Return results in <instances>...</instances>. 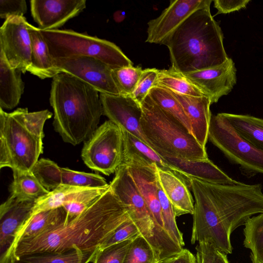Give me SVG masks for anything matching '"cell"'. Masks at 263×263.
<instances>
[{
    "label": "cell",
    "mask_w": 263,
    "mask_h": 263,
    "mask_svg": "<svg viewBox=\"0 0 263 263\" xmlns=\"http://www.w3.org/2000/svg\"><path fill=\"white\" fill-rule=\"evenodd\" d=\"M131 218L125 207L109 187L88 209L78 216L66 220L50 230L20 241L13 250L10 261L45 252L78 250L97 252L124 221Z\"/></svg>",
    "instance_id": "obj_1"
},
{
    "label": "cell",
    "mask_w": 263,
    "mask_h": 263,
    "mask_svg": "<svg viewBox=\"0 0 263 263\" xmlns=\"http://www.w3.org/2000/svg\"><path fill=\"white\" fill-rule=\"evenodd\" d=\"M49 102L53 111L54 130L65 142L73 146L91 136L103 115L99 92L65 72L52 78Z\"/></svg>",
    "instance_id": "obj_2"
},
{
    "label": "cell",
    "mask_w": 263,
    "mask_h": 263,
    "mask_svg": "<svg viewBox=\"0 0 263 263\" xmlns=\"http://www.w3.org/2000/svg\"><path fill=\"white\" fill-rule=\"evenodd\" d=\"M164 45L169 50L171 67L182 74L220 65L228 58L222 31L210 7L193 13Z\"/></svg>",
    "instance_id": "obj_3"
},
{
    "label": "cell",
    "mask_w": 263,
    "mask_h": 263,
    "mask_svg": "<svg viewBox=\"0 0 263 263\" xmlns=\"http://www.w3.org/2000/svg\"><path fill=\"white\" fill-rule=\"evenodd\" d=\"M52 113L29 112L18 108L7 112L0 108V168L31 171L43 151L44 126Z\"/></svg>",
    "instance_id": "obj_4"
},
{
    "label": "cell",
    "mask_w": 263,
    "mask_h": 263,
    "mask_svg": "<svg viewBox=\"0 0 263 263\" xmlns=\"http://www.w3.org/2000/svg\"><path fill=\"white\" fill-rule=\"evenodd\" d=\"M141 105L143 135L148 145L160 156L191 160L208 159L205 148L192 133L148 95Z\"/></svg>",
    "instance_id": "obj_5"
},
{
    "label": "cell",
    "mask_w": 263,
    "mask_h": 263,
    "mask_svg": "<svg viewBox=\"0 0 263 263\" xmlns=\"http://www.w3.org/2000/svg\"><path fill=\"white\" fill-rule=\"evenodd\" d=\"M41 32L53 59L85 56L99 59L112 69L133 66L121 49L107 40L71 29Z\"/></svg>",
    "instance_id": "obj_6"
},
{
    "label": "cell",
    "mask_w": 263,
    "mask_h": 263,
    "mask_svg": "<svg viewBox=\"0 0 263 263\" xmlns=\"http://www.w3.org/2000/svg\"><path fill=\"white\" fill-rule=\"evenodd\" d=\"M188 181L195 199L192 243L207 242L227 255L231 254V234L217 206L211 183L193 178Z\"/></svg>",
    "instance_id": "obj_7"
},
{
    "label": "cell",
    "mask_w": 263,
    "mask_h": 263,
    "mask_svg": "<svg viewBox=\"0 0 263 263\" xmlns=\"http://www.w3.org/2000/svg\"><path fill=\"white\" fill-rule=\"evenodd\" d=\"M122 164L125 165L144 198L155 226V236L160 259L180 252L183 248L176 243L164 228L158 197L157 166L134 153L123 149Z\"/></svg>",
    "instance_id": "obj_8"
},
{
    "label": "cell",
    "mask_w": 263,
    "mask_h": 263,
    "mask_svg": "<svg viewBox=\"0 0 263 263\" xmlns=\"http://www.w3.org/2000/svg\"><path fill=\"white\" fill-rule=\"evenodd\" d=\"M208 139L246 176L263 174V151L240 137L220 113L212 115Z\"/></svg>",
    "instance_id": "obj_9"
},
{
    "label": "cell",
    "mask_w": 263,
    "mask_h": 263,
    "mask_svg": "<svg viewBox=\"0 0 263 263\" xmlns=\"http://www.w3.org/2000/svg\"><path fill=\"white\" fill-rule=\"evenodd\" d=\"M123 153L122 130L112 121L107 120L85 141L81 157L89 168L109 176L122 164Z\"/></svg>",
    "instance_id": "obj_10"
},
{
    "label": "cell",
    "mask_w": 263,
    "mask_h": 263,
    "mask_svg": "<svg viewBox=\"0 0 263 263\" xmlns=\"http://www.w3.org/2000/svg\"><path fill=\"white\" fill-rule=\"evenodd\" d=\"M109 184L115 196L125 207L141 235L152 245L160 260L155 223L147 205L125 165L120 166Z\"/></svg>",
    "instance_id": "obj_11"
},
{
    "label": "cell",
    "mask_w": 263,
    "mask_h": 263,
    "mask_svg": "<svg viewBox=\"0 0 263 263\" xmlns=\"http://www.w3.org/2000/svg\"><path fill=\"white\" fill-rule=\"evenodd\" d=\"M53 60L60 73H67L79 79L100 93L121 95L112 77V68L100 60L76 56Z\"/></svg>",
    "instance_id": "obj_12"
},
{
    "label": "cell",
    "mask_w": 263,
    "mask_h": 263,
    "mask_svg": "<svg viewBox=\"0 0 263 263\" xmlns=\"http://www.w3.org/2000/svg\"><path fill=\"white\" fill-rule=\"evenodd\" d=\"M29 23L24 16L7 18L0 28V50L10 65L25 73L31 65V42Z\"/></svg>",
    "instance_id": "obj_13"
},
{
    "label": "cell",
    "mask_w": 263,
    "mask_h": 263,
    "mask_svg": "<svg viewBox=\"0 0 263 263\" xmlns=\"http://www.w3.org/2000/svg\"><path fill=\"white\" fill-rule=\"evenodd\" d=\"M211 0H172L157 17L147 23L146 42L164 45L172 34L195 11L210 7Z\"/></svg>",
    "instance_id": "obj_14"
},
{
    "label": "cell",
    "mask_w": 263,
    "mask_h": 263,
    "mask_svg": "<svg viewBox=\"0 0 263 263\" xmlns=\"http://www.w3.org/2000/svg\"><path fill=\"white\" fill-rule=\"evenodd\" d=\"M31 172L48 191L61 185L85 187L109 186L105 179L99 174L61 167L54 162L47 159L39 160Z\"/></svg>",
    "instance_id": "obj_15"
},
{
    "label": "cell",
    "mask_w": 263,
    "mask_h": 263,
    "mask_svg": "<svg viewBox=\"0 0 263 263\" xmlns=\"http://www.w3.org/2000/svg\"><path fill=\"white\" fill-rule=\"evenodd\" d=\"M183 74L209 98L211 104L231 92L237 79L235 63L229 57L220 65Z\"/></svg>",
    "instance_id": "obj_16"
},
{
    "label": "cell",
    "mask_w": 263,
    "mask_h": 263,
    "mask_svg": "<svg viewBox=\"0 0 263 263\" xmlns=\"http://www.w3.org/2000/svg\"><path fill=\"white\" fill-rule=\"evenodd\" d=\"M103 115L122 130L147 143L141 128V105L131 96L100 93Z\"/></svg>",
    "instance_id": "obj_17"
},
{
    "label": "cell",
    "mask_w": 263,
    "mask_h": 263,
    "mask_svg": "<svg viewBox=\"0 0 263 263\" xmlns=\"http://www.w3.org/2000/svg\"><path fill=\"white\" fill-rule=\"evenodd\" d=\"M31 15L42 30L59 29L82 12L86 0H31Z\"/></svg>",
    "instance_id": "obj_18"
},
{
    "label": "cell",
    "mask_w": 263,
    "mask_h": 263,
    "mask_svg": "<svg viewBox=\"0 0 263 263\" xmlns=\"http://www.w3.org/2000/svg\"><path fill=\"white\" fill-rule=\"evenodd\" d=\"M35 200L11 195L0 206V263L6 260L16 234L30 216Z\"/></svg>",
    "instance_id": "obj_19"
},
{
    "label": "cell",
    "mask_w": 263,
    "mask_h": 263,
    "mask_svg": "<svg viewBox=\"0 0 263 263\" xmlns=\"http://www.w3.org/2000/svg\"><path fill=\"white\" fill-rule=\"evenodd\" d=\"M162 157L176 170L178 175L188 184V179L190 178L220 184H232L237 182L209 158L191 160L174 157Z\"/></svg>",
    "instance_id": "obj_20"
},
{
    "label": "cell",
    "mask_w": 263,
    "mask_h": 263,
    "mask_svg": "<svg viewBox=\"0 0 263 263\" xmlns=\"http://www.w3.org/2000/svg\"><path fill=\"white\" fill-rule=\"evenodd\" d=\"M168 90L179 102L189 118L192 134L198 142L205 148L212 116L210 100L206 96H190Z\"/></svg>",
    "instance_id": "obj_21"
},
{
    "label": "cell",
    "mask_w": 263,
    "mask_h": 263,
    "mask_svg": "<svg viewBox=\"0 0 263 263\" xmlns=\"http://www.w3.org/2000/svg\"><path fill=\"white\" fill-rule=\"evenodd\" d=\"M67 218L63 207L44 211L30 216L17 232L8 255L4 263H8L11 254L20 241L36 237L57 227Z\"/></svg>",
    "instance_id": "obj_22"
},
{
    "label": "cell",
    "mask_w": 263,
    "mask_h": 263,
    "mask_svg": "<svg viewBox=\"0 0 263 263\" xmlns=\"http://www.w3.org/2000/svg\"><path fill=\"white\" fill-rule=\"evenodd\" d=\"M157 174L159 183L173 207L176 216L193 215L194 204L185 181L173 172L158 167Z\"/></svg>",
    "instance_id": "obj_23"
},
{
    "label": "cell",
    "mask_w": 263,
    "mask_h": 263,
    "mask_svg": "<svg viewBox=\"0 0 263 263\" xmlns=\"http://www.w3.org/2000/svg\"><path fill=\"white\" fill-rule=\"evenodd\" d=\"M22 72L12 68L0 50V108L11 109L19 103L25 84Z\"/></svg>",
    "instance_id": "obj_24"
},
{
    "label": "cell",
    "mask_w": 263,
    "mask_h": 263,
    "mask_svg": "<svg viewBox=\"0 0 263 263\" xmlns=\"http://www.w3.org/2000/svg\"><path fill=\"white\" fill-rule=\"evenodd\" d=\"M28 30L31 42V62L28 71L41 79L53 78L60 72L54 65L41 29L29 23Z\"/></svg>",
    "instance_id": "obj_25"
},
{
    "label": "cell",
    "mask_w": 263,
    "mask_h": 263,
    "mask_svg": "<svg viewBox=\"0 0 263 263\" xmlns=\"http://www.w3.org/2000/svg\"><path fill=\"white\" fill-rule=\"evenodd\" d=\"M220 114L240 137L263 151V119L248 115Z\"/></svg>",
    "instance_id": "obj_26"
},
{
    "label": "cell",
    "mask_w": 263,
    "mask_h": 263,
    "mask_svg": "<svg viewBox=\"0 0 263 263\" xmlns=\"http://www.w3.org/2000/svg\"><path fill=\"white\" fill-rule=\"evenodd\" d=\"M12 172L13 180L9 186L10 195L22 200H36L49 192L31 171Z\"/></svg>",
    "instance_id": "obj_27"
},
{
    "label": "cell",
    "mask_w": 263,
    "mask_h": 263,
    "mask_svg": "<svg viewBox=\"0 0 263 263\" xmlns=\"http://www.w3.org/2000/svg\"><path fill=\"white\" fill-rule=\"evenodd\" d=\"M243 246L251 251L252 263H263V213L249 218L245 223Z\"/></svg>",
    "instance_id": "obj_28"
},
{
    "label": "cell",
    "mask_w": 263,
    "mask_h": 263,
    "mask_svg": "<svg viewBox=\"0 0 263 263\" xmlns=\"http://www.w3.org/2000/svg\"><path fill=\"white\" fill-rule=\"evenodd\" d=\"M88 187L61 185L35 200L30 216L42 211L63 207L79 193Z\"/></svg>",
    "instance_id": "obj_29"
},
{
    "label": "cell",
    "mask_w": 263,
    "mask_h": 263,
    "mask_svg": "<svg viewBox=\"0 0 263 263\" xmlns=\"http://www.w3.org/2000/svg\"><path fill=\"white\" fill-rule=\"evenodd\" d=\"M97 252H86L72 250L64 252H45L27 255L17 263H89Z\"/></svg>",
    "instance_id": "obj_30"
},
{
    "label": "cell",
    "mask_w": 263,
    "mask_h": 263,
    "mask_svg": "<svg viewBox=\"0 0 263 263\" xmlns=\"http://www.w3.org/2000/svg\"><path fill=\"white\" fill-rule=\"evenodd\" d=\"M154 86H159L180 94L194 96H205L181 73L172 67L168 69H159Z\"/></svg>",
    "instance_id": "obj_31"
},
{
    "label": "cell",
    "mask_w": 263,
    "mask_h": 263,
    "mask_svg": "<svg viewBox=\"0 0 263 263\" xmlns=\"http://www.w3.org/2000/svg\"><path fill=\"white\" fill-rule=\"evenodd\" d=\"M147 95L157 105L177 119L192 133L189 118L179 102L168 89L154 86Z\"/></svg>",
    "instance_id": "obj_32"
},
{
    "label": "cell",
    "mask_w": 263,
    "mask_h": 263,
    "mask_svg": "<svg viewBox=\"0 0 263 263\" xmlns=\"http://www.w3.org/2000/svg\"><path fill=\"white\" fill-rule=\"evenodd\" d=\"M122 132L123 149L134 153L146 161L155 164L161 170L170 171L178 175L176 170L148 144L126 131L122 130Z\"/></svg>",
    "instance_id": "obj_33"
},
{
    "label": "cell",
    "mask_w": 263,
    "mask_h": 263,
    "mask_svg": "<svg viewBox=\"0 0 263 263\" xmlns=\"http://www.w3.org/2000/svg\"><path fill=\"white\" fill-rule=\"evenodd\" d=\"M159 261L153 247L140 235L131 241L123 263H157Z\"/></svg>",
    "instance_id": "obj_34"
},
{
    "label": "cell",
    "mask_w": 263,
    "mask_h": 263,
    "mask_svg": "<svg viewBox=\"0 0 263 263\" xmlns=\"http://www.w3.org/2000/svg\"><path fill=\"white\" fill-rule=\"evenodd\" d=\"M108 187H88L79 193L71 201L63 208L67 218L72 219L88 209Z\"/></svg>",
    "instance_id": "obj_35"
},
{
    "label": "cell",
    "mask_w": 263,
    "mask_h": 263,
    "mask_svg": "<svg viewBox=\"0 0 263 263\" xmlns=\"http://www.w3.org/2000/svg\"><path fill=\"white\" fill-rule=\"evenodd\" d=\"M158 197L165 230L172 239L183 248L184 245L183 235L177 227L173 207L164 193L159 180Z\"/></svg>",
    "instance_id": "obj_36"
},
{
    "label": "cell",
    "mask_w": 263,
    "mask_h": 263,
    "mask_svg": "<svg viewBox=\"0 0 263 263\" xmlns=\"http://www.w3.org/2000/svg\"><path fill=\"white\" fill-rule=\"evenodd\" d=\"M143 69L134 66L112 69V75L121 95L132 96Z\"/></svg>",
    "instance_id": "obj_37"
},
{
    "label": "cell",
    "mask_w": 263,
    "mask_h": 263,
    "mask_svg": "<svg viewBox=\"0 0 263 263\" xmlns=\"http://www.w3.org/2000/svg\"><path fill=\"white\" fill-rule=\"evenodd\" d=\"M132 240H126L99 249L93 263H123Z\"/></svg>",
    "instance_id": "obj_38"
},
{
    "label": "cell",
    "mask_w": 263,
    "mask_h": 263,
    "mask_svg": "<svg viewBox=\"0 0 263 263\" xmlns=\"http://www.w3.org/2000/svg\"><path fill=\"white\" fill-rule=\"evenodd\" d=\"M159 69L146 68L143 69L136 88L132 95L136 101L140 104L156 83Z\"/></svg>",
    "instance_id": "obj_39"
},
{
    "label": "cell",
    "mask_w": 263,
    "mask_h": 263,
    "mask_svg": "<svg viewBox=\"0 0 263 263\" xmlns=\"http://www.w3.org/2000/svg\"><path fill=\"white\" fill-rule=\"evenodd\" d=\"M196 250L197 263H231L226 254L209 242H199Z\"/></svg>",
    "instance_id": "obj_40"
},
{
    "label": "cell",
    "mask_w": 263,
    "mask_h": 263,
    "mask_svg": "<svg viewBox=\"0 0 263 263\" xmlns=\"http://www.w3.org/2000/svg\"><path fill=\"white\" fill-rule=\"evenodd\" d=\"M140 235L141 234L139 229L132 218H129L117 229L100 249L126 240H133Z\"/></svg>",
    "instance_id": "obj_41"
},
{
    "label": "cell",
    "mask_w": 263,
    "mask_h": 263,
    "mask_svg": "<svg viewBox=\"0 0 263 263\" xmlns=\"http://www.w3.org/2000/svg\"><path fill=\"white\" fill-rule=\"evenodd\" d=\"M27 10L25 0H0V17L6 20L10 16H24Z\"/></svg>",
    "instance_id": "obj_42"
},
{
    "label": "cell",
    "mask_w": 263,
    "mask_h": 263,
    "mask_svg": "<svg viewBox=\"0 0 263 263\" xmlns=\"http://www.w3.org/2000/svg\"><path fill=\"white\" fill-rule=\"evenodd\" d=\"M249 0H215L214 7L217 10L216 14H226L245 8Z\"/></svg>",
    "instance_id": "obj_43"
},
{
    "label": "cell",
    "mask_w": 263,
    "mask_h": 263,
    "mask_svg": "<svg viewBox=\"0 0 263 263\" xmlns=\"http://www.w3.org/2000/svg\"><path fill=\"white\" fill-rule=\"evenodd\" d=\"M157 263H197L195 256L189 250L183 249L180 252L170 256Z\"/></svg>",
    "instance_id": "obj_44"
},
{
    "label": "cell",
    "mask_w": 263,
    "mask_h": 263,
    "mask_svg": "<svg viewBox=\"0 0 263 263\" xmlns=\"http://www.w3.org/2000/svg\"><path fill=\"white\" fill-rule=\"evenodd\" d=\"M9 263H17V262H15V261H10Z\"/></svg>",
    "instance_id": "obj_45"
}]
</instances>
